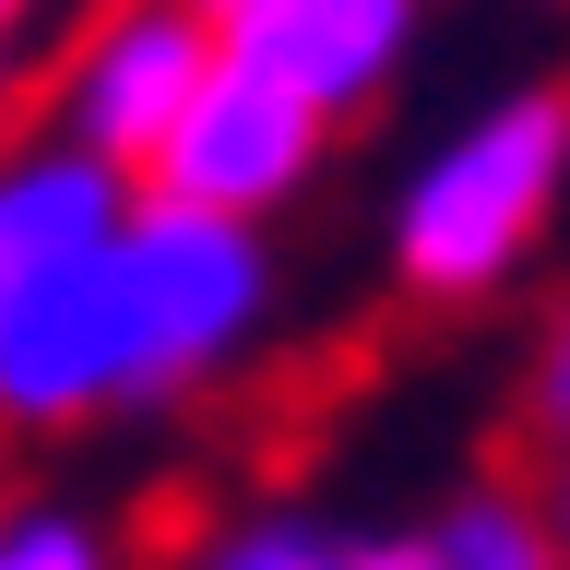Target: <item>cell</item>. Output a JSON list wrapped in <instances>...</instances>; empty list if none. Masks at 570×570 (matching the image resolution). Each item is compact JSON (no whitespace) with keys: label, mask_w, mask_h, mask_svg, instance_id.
I'll use <instances>...</instances> for the list:
<instances>
[{"label":"cell","mask_w":570,"mask_h":570,"mask_svg":"<svg viewBox=\"0 0 570 570\" xmlns=\"http://www.w3.org/2000/svg\"><path fill=\"white\" fill-rule=\"evenodd\" d=\"M203 83H214V24L190 0H107L83 24V48H71V71H60V131L142 178Z\"/></svg>","instance_id":"277c9868"},{"label":"cell","mask_w":570,"mask_h":570,"mask_svg":"<svg viewBox=\"0 0 570 570\" xmlns=\"http://www.w3.org/2000/svg\"><path fill=\"white\" fill-rule=\"evenodd\" d=\"M392 570H559L534 488H452L440 511L392 523Z\"/></svg>","instance_id":"ba28073f"},{"label":"cell","mask_w":570,"mask_h":570,"mask_svg":"<svg viewBox=\"0 0 570 570\" xmlns=\"http://www.w3.org/2000/svg\"><path fill=\"white\" fill-rule=\"evenodd\" d=\"M0 570H131V547L83 499H12L0 511Z\"/></svg>","instance_id":"9c48e42d"},{"label":"cell","mask_w":570,"mask_h":570,"mask_svg":"<svg viewBox=\"0 0 570 570\" xmlns=\"http://www.w3.org/2000/svg\"><path fill=\"white\" fill-rule=\"evenodd\" d=\"M0 511H12V440H0Z\"/></svg>","instance_id":"5bb4252c"},{"label":"cell","mask_w":570,"mask_h":570,"mask_svg":"<svg viewBox=\"0 0 570 570\" xmlns=\"http://www.w3.org/2000/svg\"><path fill=\"white\" fill-rule=\"evenodd\" d=\"M523 428L547 452H570V285L547 297V321H534V345H523Z\"/></svg>","instance_id":"30bf717a"},{"label":"cell","mask_w":570,"mask_h":570,"mask_svg":"<svg viewBox=\"0 0 570 570\" xmlns=\"http://www.w3.org/2000/svg\"><path fill=\"white\" fill-rule=\"evenodd\" d=\"M142 178L107 167V155H83L71 131L48 142H0V309L24 297L36 274H60L71 249H96L119 214H131Z\"/></svg>","instance_id":"8992f818"},{"label":"cell","mask_w":570,"mask_h":570,"mask_svg":"<svg viewBox=\"0 0 570 570\" xmlns=\"http://www.w3.org/2000/svg\"><path fill=\"white\" fill-rule=\"evenodd\" d=\"M416 24H428V0H262V12H238L214 48H226L238 71H262V83H285L309 119L345 131L356 107L392 96Z\"/></svg>","instance_id":"5b68a950"},{"label":"cell","mask_w":570,"mask_h":570,"mask_svg":"<svg viewBox=\"0 0 570 570\" xmlns=\"http://www.w3.org/2000/svg\"><path fill=\"white\" fill-rule=\"evenodd\" d=\"M190 12H203L214 36H226V24H238V12H262V0H190Z\"/></svg>","instance_id":"7c38bea8"},{"label":"cell","mask_w":570,"mask_h":570,"mask_svg":"<svg viewBox=\"0 0 570 570\" xmlns=\"http://www.w3.org/2000/svg\"><path fill=\"white\" fill-rule=\"evenodd\" d=\"M559 203H570V83L547 71V83H511L475 119H452L392 178L381 262L416 309H488L499 285H523Z\"/></svg>","instance_id":"7a4b0ae2"},{"label":"cell","mask_w":570,"mask_h":570,"mask_svg":"<svg viewBox=\"0 0 570 570\" xmlns=\"http://www.w3.org/2000/svg\"><path fill=\"white\" fill-rule=\"evenodd\" d=\"M321 167H333V119L238 71L214 48V83L178 107V131L155 142V167H142V203H178V214H226V226H274L285 203H309Z\"/></svg>","instance_id":"3957f363"},{"label":"cell","mask_w":570,"mask_h":570,"mask_svg":"<svg viewBox=\"0 0 570 570\" xmlns=\"http://www.w3.org/2000/svg\"><path fill=\"white\" fill-rule=\"evenodd\" d=\"M0 71H12V60H0ZM0 96H12V83H0Z\"/></svg>","instance_id":"9a60e30c"},{"label":"cell","mask_w":570,"mask_h":570,"mask_svg":"<svg viewBox=\"0 0 570 570\" xmlns=\"http://www.w3.org/2000/svg\"><path fill=\"white\" fill-rule=\"evenodd\" d=\"M534 511H547V534H559V570H570V452H547V499H534Z\"/></svg>","instance_id":"8fae6325"},{"label":"cell","mask_w":570,"mask_h":570,"mask_svg":"<svg viewBox=\"0 0 570 570\" xmlns=\"http://www.w3.org/2000/svg\"><path fill=\"white\" fill-rule=\"evenodd\" d=\"M274 238L142 203L0 309V440H71L107 416L190 404L274 333Z\"/></svg>","instance_id":"6da1fadb"},{"label":"cell","mask_w":570,"mask_h":570,"mask_svg":"<svg viewBox=\"0 0 570 570\" xmlns=\"http://www.w3.org/2000/svg\"><path fill=\"white\" fill-rule=\"evenodd\" d=\"M178 570H392V523H345V511H309V499H262V511H226L214 534H190Z\"/></svg>","instance_id":"52a82bcc"},{"label":"cell","mask_w":570,"mask_h":570,"mask_svg":"<svg viewBox=\"0 0 570 570\" xmlns=\"http://www.w3.org/2000/svg\"><path fill=\"white\" fill-rule=\"evenodd\" d=\"M36 24V0H0V60H12V36Z\"/></svg>","instance_id":"4fadbf2b"}]
</instances>
